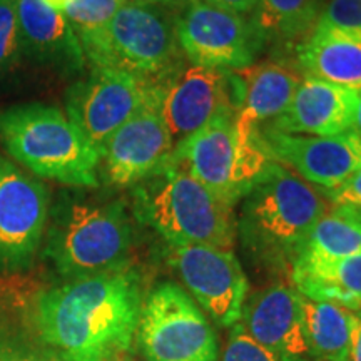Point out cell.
Returning a JSON list of instances; mask_svg holds the SVG:
<instances>
[{"mask_svg":"<svg viewBox=\"0 0 361 361\" xmlns=\"http://www.w3.org/2000/svg\"><path fill=\"white\" fill-rule=\"evenodd\" d=\"M178 8L159 4H124L109 24L79 37L92 67L162 79L178 69Z\"/></svg>","mask_w":361,"mask_h":361,"instance_id":"6","label":"cell"},{"mask_svg":"<svg viewBox=\"0 0 361 361\" xmlns=\"http://www.w3.org/2000/svg\"><path fill=\"white\" fill-rule=\"evenodd\" d=\"M109 361H133V358H130V353H124V355L116 356V358H112Z\"/></svg>","mask_w":361,"mask_h":361,"instance_id":"35","label":"cell"},{"mask_svg":"<svg viewBox=\"0 0 361 361\" xmlns=\"http://www.w3.org/2000/svg\"><path fill=\"white\" fill-rule=\"evenodd\" d=\"M0 141L35 176L72 188H97L101 154L57 107L24 104L0 112Z\"/></svg>","mask_w":361,"mask_h":361,"instance_id":"5","label":"cell"},{"mask_svg":"<svg viewBox=\"0 0 361 361\" xmlns=\"http://www.w3.org/2000/svg\"><path fill=\"white\" fill-rule=\"evenodd\" d=\"M124 0H64L61 13L75 30L78 37L97 32L109 24Z\"/></svg>","mask_w":361,"mask_h":361,"instance_id":"25","label":"cell"},{"mask_svg":"<svg viewBox=\"0 0 361 361\" xmlns=\"http://www.w3.org/2000/svg\"><path fill=\"white\" fill-rule=\"evenodd\" d=\"M168 162L234 207L264 178L274 161L261 142L259 130L241 135L234 114H229L176 144Z\"/></svg>","mask_w":361,"mask_h":361,"instance_id":"7","label":"cell"},{"mask_svg":"<svg viewBox=\"0 0 361 361\" xmlns=\"http://www.w3.org/2000/svg\"><path fill=\"white\" fill-rule=\"evenodd\" d=\"M202 2H209V4H214V0H202Z\"/></svg>","mask_w":361,"mask_h":361,"instance_id":"36","label":"cell"},{"mask_svg":"<svg viewBox=\"0 0 361 361\" xmlns=\"http://www.w3.org/2000/svg\"><path fill=\"white\" fill-rule=\"evenodd\" d=\"M259 137L271 159L322 191L340 188L361 168V142L353 130L318 137L263 129Z\"/></svg>","mask_w":361,"mask_h":361,"instance_id":"15","label":"cell"},{"mask_svg":"<svg viewBox=\"0 0 361 361\" xmlns=\"http://www.w3.org/2000/svg\"><path fill=\"white\" fill-rule=\"evenodd\" d=\"M19 57L17 0H0V72L12 69Z\"/></svg>","mask_w":361,"mask_h":361,"instance_id":"27","label":"cell"},{"mask_svg":"<svg viewBox=\"0 0 361 361\" xmlns=\"http://www.w3.org/2000/svg\"><path fill=\"white\" fill-rule=\"evenodd\" d=\"M324 196L331 204H350L361 209V168L340 188L324 191Z\"/></svg>","mask_w":361,"mask_h":361,"instance_id":"29","label":"cell"},{"mask_svg":"<svg viewBox=\"0 0 361 361\" xmlns=\"http://www.w3.org/2000/svg\"><path fill=\"white\" fill-rule=\"evenodd\" d=\"M173 266L192 300L214 323L233 328L241 322L250 283L233 250L206 245H169Z\"/></svg>","mask_w":361,"mask_h":361,"instance_id":"11","label":"cell"},{"mask_svg":"<svg viewBox=\"0 0 361 361\" xmlns=\"http://www.w3.org/2000/svg\"><path fill=\"white\" fill-rule=\"evenodd\" d=\"M243 82V99L234 114L241 135H252L259 126L274 121L290 106L301 78L291 67L274 62L251 64L236 71Z\"/></svg>","mask_w":361,"mask_h":361,"instance_id":"19","label":"cell"},{"mask_svg":"<svg viewBox=\"0 0 361 361\" xmlns=\"http://www.w3.org/2000/svg\"><path fill=\"white\" fill-rule=\"evenodd\" d=\"M358 90L306 78L298 85L288 109L266 129L284 134L331 137L353 128Z\"/></svg>","mask_w":361,"mask_h":361,"instance_id":"18","label":"cell"},{"mask_svg":"<svg viewBox=\"0 0 361 361\" xmlns=\"http://www.w3.org/2000/svg\"><path fill=\"white\" fill-rule=\"evenodd\" d=\"M178 42L194 66L241 71L255 61L258 29L245 16L216 4L186 0L176 19Z\"/></svg>","mask_w":361,"mask_h":361,"instance_id":"10","label":"cell"},{"mask_svg":"<svg viewBox=\"0 0 361 361\" xmlns=\"http://www.w3.org/2000/svg\"><path fill=\"white\" fill-rule=\"evenodd\" d=\"M133 241L123 200L66 192L49 211L44 252L59 274L78 279L128 266Z\"/></svg>","mask_w":361,"mask_h":361,"instance_id":"3","label":"cell"},{"mask_svg":"<svg viewBox=\"0 0 361 361\" xmlns=\"http://www.w3.org/2000/svg\"><path fill=\"white\" fill-rule=\"evenodd\" d=\"M133 201L135 216L168 245L233 250L238 236L234 207L168 161L134 184Z\"/></svg>","mask_w":361,"mask_h":361,"instance_id":"4","label":"cell"},{"mask_svg":"<svg viewBox=\"0 0 361 361\" xmlns=\"http://www.w3.org/2000/svg\"><path fill=\"white\" fill-rule=\"evenodd\" d=\"M314 29L361 39V0H328Z\"/></svg>","mask_w":361,"mask_h":361,"instance_id":"26","label":"cell"},{"mask_svg":"<svg viewBox=\"0 0 361 361\" xmlns=\"http://www.w3.org/2000/svg\"><path fill=\"white\" fill-rule=\"evenodd\" d=\"M20 56L61 75L79 74L85 66L82 44L61 12L44 0H17Z\"/></svg>","mask_w":361,"mask_h":361,"instance_id":"17","label":"cell"},{"mask_svg":"<svg viewBox=\"0 0 361 361\" xmlns=\"http://www.w3.org/2000/svg\"><path fill=\"white\" fill-rule=\"evenodd\" d=\"M298 62L308 78L361 90V39L313 29L298 47Z\"/></svg>","mask_w":361,"mask_h":361,"instance_id":"21","label":"cell"},{"mask_svg":"<svg viewBox=\"0 0 361 361\" xmlns=\"http://www.w3.org/2000/svg\"><path fill=\"white\" fill-rule=\"evenodd\" d=\"M135 341L147 361H219L213 324L186 290L161 283L144 296Z\"/></svg>","mask_w":361,"mask_h":361,"instance_id":"8","label":"cell"},{"mask_svg":"<svg viewBox=\"0 0 361 361\" xmlns=\"http://www.w3.org/2000/svg\"><path fill=\"white\" fill-rule=\"evenodd\" d=\"M173 139L154 94L137 114L121 126L99 149L104 179L117 188H133L159 169L173 152Z\"/></svg>","mask_w":361,"mask_h":361,"instance_id":"14","label":"cell"},{"mask_svg":"<svg viewBox=\"0 0 361 361\" xmlns=\"http://www.w3.org/2000/svg\"><path fill=\"white\" fill-rule=\"evenodd\" d=\"M49 211V188L0 156V269L16 273L32 266Z\"/></svg>","mask_w":361,"mask_h":361,"instance_id":"12","label":"cell"},{"mask_svg":"<svg viewBox=\"0 0 361 361\" xmlns=\"http://www.w3.org/2000/svg\"><path fill=\"white\" fill-rule=\"evenodd\" d=\"M216 6L228 8V11H233L236 13H251L255 12L256 6H258V0H214Z\"/></svg>","mask_w":361,"mask_h":361,"instance_id":"32","label":"cell"},{"mask_svg":"<svg viewBox=\"0 0 361 361\" xmlns=\"http://www.w3.org/2000/svg\"><path fill=\"white\" fill-rule=\"evenodd\" d=\"M322 0H258L255 20L259 35L284 42L311 35L319 17Z\"/></svg>","mask_w":361,"mask_h":361,"instance_id":"24","label":"cell"},{"mask_svg":"<svg viewBox=\"0 0 361 361\" xmlns=\"http://www.w3.org/2000/svg\"><path fill=\"white\" fill-rule=\"evenodd\" d=\"M154 79L130 72L92 67L66 94L67 117L97 151L121 126L137 114L154 94Z\"/></svg>","mask_w":361,"mask_h":361,"instance_id":"9","label":"cell"},{"mask_svg":"<svg viewBox=\"0 0 361 361\" xmlns=\"http://www.w3.org/2000/svg\"><path fill=\"white\" fill-rule=\"evenodd\" d=\"M0 361H45L16 341L0 340Z\"/></svg>","mask_w":361,"mask_h":361,"instance_id":"30","label":"cell"},{"mask_svg":"<svg viewBox=\"0 0 361 361\" xmlns=\"http://www.w3.org/2000/svg\"><path fill=\"white\" fill-rule=\"evenodd\" d=\"M329 204L324 191L273 162L243 202L236 221L243 247L264 268L290 271Z\"/></svg>","mask_w":361,"mask_h":361,"instance_id":"2","label":"cell"},{"mask_svg":"<svg viewBox=\"0 0 361 361\" xmlns=\"http://www.w3.org/2000/svg\"><path fill=\"white\" fill-rule=\"evenodd\" d=\"M351 130L356 134V137L360 139L361 142V90L358 92V106H356V112H355V121H353V128Z\"/></svg>","mask_w":361,"mask_h":361,"instance_id":"34","label":"cell"},{"mask_svg":"<svg viewBox=\"0 0 361 361\" xmlns=\"http://www.w3.org/2000/svg\"><path fill=\"white\" fill-rule=\"evenodd\" d=\"M348 361H361V311L353 316V329H351V348Z\"/></svg>","mask_w":361,"mask_h":361,"instance_id":"31","label":"cell"},{"mask_svg":"<svg viewBox=\"0 0 361 361\" xmlns=\"http://www.w3.org/2000/svg\"><path fill=\"white\" fill-rule=\"evenodd\" d=\"M156 82L161 114L174 146L219 117L236 114L226 71L192 64Z\"/></svg>","mask_w":361,"mask_h":361,"instance_id":"13","label":"cell"},{"mask_svg":"<svg viewBox=\"0 0 361 361\" xmlns=\"http://www.w3.org/2000/svg\"><path fill=\"white\" fill-rule=\"evenodd\" d=\"M124 2H129V4H159V6H169V7L180 8L184 6V2H186V0H124Z\"/></svg>","mask_w":361,"mask_h":361,"instance_id":"33","label":"cell"},{"mask_svg":"<svg viewBox=\"0 0 361 361\" xmlns=\"http://www.w3.org/2000/svg\"><path fill=\"white\" fill-rule=\"evenodd\" d=\"M142 301L128 264L40 291L30 323L49 361H109L133 350Z\"/></svg>","mask_w":361,"mask_h":361,"instance_id":"1","label":"cell"},{"mask_svg":"<svg viewBox=\"0 0 361 361\" xmlns=\"http://www.w3.org/2000/svg\"><path fill=\"white\" fill-rule=\"evenodd\" d=\"M301 252L322 256V258H346V256L360 255V207L350 204H329L322 218L316 221Z\"/></svg>","mask_w":361,"mask_h":361,"instance_id":"23","label":"cell"},{"mask_svg":"<svg viewBox=\"0 0 361 361\" xmlns=\"http://www.w3.org/2000/svg\"><path fill=\"white\" fill-rule=\"evenodd\" d=\"M219 361H278L263 346L246 335L241 324H234Z\"/></svg>","mask_w":361,"mask_h":361,"instance_id":"28","label":"cell"},{"mask_svg":"<svg viewBox=\"0 0 361 361\" xmlns=\"http://www.w3.org/2000/svg\"><path fill=\"white\" fill-rule=\"evenodd\" d=\"M306 336L316 361H348L353 311L301 296Z\"/></svg>","mask_w":361,"mask_h":361,"instance_id":"22","label":"cell"},{"mask_svg":"<svg viewBox=\"0 0 361 361\" xmlns=\"http://www.w3.org/2000/svg\"><path fill=\"white\" fill-rule=\"evenodd\" d=\"M293 288L301 296L361 311V252L346 258H322L301 252L290 268Z\"/></svg>","mask_w":361,"mask_h":361,"instance_id":"20","label":"cell"},{"mask_svg":"<svg viewBox=\"0 0 361 361\" xmlns=\"http://www.w3.org/2000/svg\"><path fill=\"white\" fill-rule=\"evenodd\" d=\"M241 328L278 361H316L306 336L301 295L273 284L246 300Z\"/></svg>","mask_w":361,"mask_h":361,"instance_id":"16","label":"cell"}]
</instances>
